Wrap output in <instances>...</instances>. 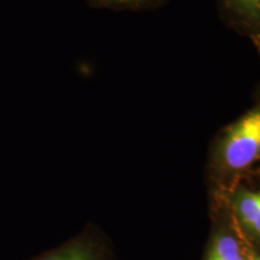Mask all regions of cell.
I'll list each match as a JSON object with an SVG mask.
<instances>
[{"label": "cell", "mask_w": 260, "mask_h": 260, "mask_svg": "<svg viewBox=\"0 0 260 260\" xmlns=\"http://www.w3.org/2000/svg\"><path fill=\"white\" fill-rule=\"evenodd\" d=\"M260 158V109L253 110L225 129L217 147V159L224 170L236 172Z\"/></svg>", "instance_id": "obj_1"}, {"label": "cell", "mask_w": 260, "mask_h": 260, "mask_svg": "<svg viewBox=\"0 0 260 260\" xmlns=\"http://www.w3.org/2000/svg\"><path fill=\"white\" fill-rule=\"evenodd\" d=\"M219 4L223 15L236 23H260V0H219Z\"/></svg>", "instance_id": "obj_2"}, {"label": "cell", "mask_w": 260, "mask_h": 260, "mask_svg": "<svg viewBox=\"0 0 260 260\" xmlns=\"http://www.w3.org/2000/svg\"><path fill=\"white\" fill-rule=\"evenodd\" d=\"M31 260H100V258L89 242L79 240Z\"/></svg>", "instance_id": "obj_3"}, {"label": "cell", "mask_w": 260, "mask_h": 260, "mask_svg": "<svg viewBox=\"0 0 260 260\" xmlns=\"http://www.w3.org/2000/svg\"><path fill=\"white\" fill-rule=\"evenodd\" d=\"M241 254L239 243L233 236L222 234L216 239L207 253L206 260H234Z\"/></svg>", "instance_id": "obj_4"}, {"label": "cell", "mask_w": 260, "mask_h": 260, "mask_svg": "<svg viewBox=\"0 0 260 260\" xmlns=\"http://www.w3.org/2000/svg\"><path fill=\"white\" fill-rule=\"evenodd\" d=\"M92 8L111 10H140L157 6L165 0H87Z\"/></svg>", "instance_id": "obj_5"}, {"label": "cell", "mask_w": 260, "mask_h": 260, "mask_svg": "<svg viewBox=\"0 0 260 260\" xmlns=\"http://www.w3.org/2000/svg\"><path fill=\"white\" fill-rule=\"evenodd\" d=\"M243 224L260 236V191L256 193L254 199L249 204Z\"/></svg>", "instance_id": "obj_6"}, {"label": "cell", "mask_w": 260, "mask_h": 260, "mask_svg": "<svg viewBox=\"0 0 260 260\" xmlns=\"http://www.w3.org/2000/svg\"><path fill=\"white\" fill-rule=\"evenodd\" d=\"M247 260H260V255H252L251 258Z\"/></svg>", "instance_id": "obj_7"}, {"label": "cell", "mask_w": 260, "mask_h": 260, "mask_svg": "<svg viewBox=\"0 0 260 260\" xmlns=\"http://www.w3.org/2000/svg\"><path fill=\"white\" fill-rule=\"evenodd\" d=\"M234 260H247V258H245V256H243V255H240L239 258H236V259H234Z\"/></svg>", "instance_id": "obj_8"}]
</instances>
